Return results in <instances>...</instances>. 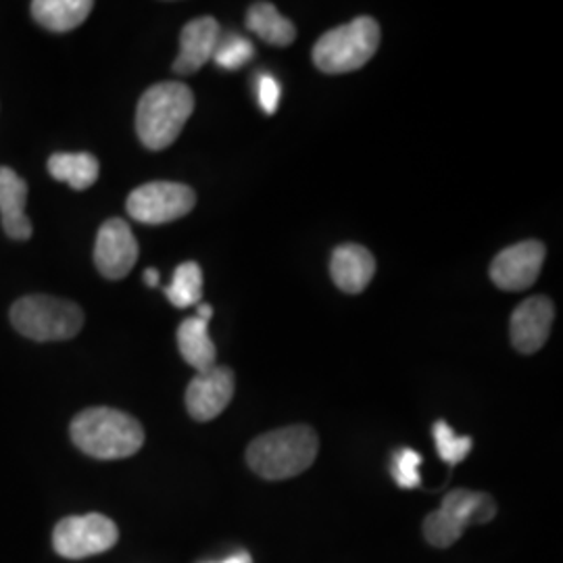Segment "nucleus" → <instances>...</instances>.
Here are the masks:
<instances>
[{
    "label": "nucleus",
    "instance_id": "a878e982",
    "mask_svg": "<svg viewBox=\"0 0 563 563\" xmlns=\"http://www.w3.org/2000/svg\"><path fill=\"white\" fill-rule=\"evenodd\" d=\"M144 284L151 286V288L159 286V272H157V269H146V272H144Z\"/></svg>",
    "mask_w": 563,
    "mask_h": 563
},
{
    "label": "nucleus",
    "instance_id": "393cba45",
    "mask_svg": "<svg viewBox=\"0 0 563 563\" xmlns=\"http://www.w3.org/2000/svg\"><path fill=\"white\" fill-rule=\"evenodd\" d=\"M280 97V81L276 80L274 76H269V74L262 76L257 81V99H260V104H262V109L267 115H274L278 111Z\"/></svg>",
    "mask_w": 563,
    "mask_h": 563
},
{
    "label": "nucleus",
    "instance_id": "5701e85b",
    "mask_svg": "<svg viewBox=\"0 0 563 563\" xmlns=\"http://www.w3.org/2000/svg\"><path fill=\"white\" fill-rule=\"evenodd\" d=\"M253 57H255V46L251 42L241 36H225L220 38L213 60L225 71H236Z\"/></svg>",
    "mask_w": 563,
    "mask_h": 563
},
{
    "label": "nucleus",
    "instance_id": "f257e3e1",
    "mask_svg": "<svg viewBox=\"0 0 563 563\" xmlns=\"http://www.w3.org/2000/svg\"><path fill=\"white\" fill-rule=\"evenodd\" d=\"M320 451L311 426H286L255 439L246 449L249 467L265 481H288L309 470Z\"/></svg>",
    "mask_w": 563,
    "mask_h": 563
},
{
    "label": "nucleus",
    "instance_id": "0eeeda50",
    "mask_svg": "<svg viewBox=\"0 0 563 563\" xmlns=\"http://www.w3.org/2000/svg\"><path fill=\"white\" fill-rule=\"evenodd\" d=\"M118 539V526L101 514L65 518L53 532L55 551L65 560H84L90 555H99L113 549Z\"/></svg>",
    "mask_w": 563,
    "mask_h": 563
},
{
    "label": "nucleus",
    "instance_id": "412c9836",
    "mask_svg": "<svg viewBox=\"0 0 563 563\" xmlns=\"http://www.w3.org/2000/svg\"><path fill=\"white\" fill-rule=\"evenodd\" d=\"M465 532V526L460 520H455L451 514H446L444 509L432 511L426 522H423V537L432 547H451L455 541L462 539Z\"/></svg>",
    "mask_w": 563,
    "mask_h": 563
},
{
    "label": "nucleus",
    "instance_id": "cd10ccee",
    "mask_svg": "<svg viewBox=\"0 0 563 563\" xmlns=\"http://www.w3.org/2000/svg\"><path fill=\"white\" fill-rule=\"evenodd\" d=\"M211 563H253L251 560V555L249 553H236V555H232V558H228V560H223V562H211Z\"/></svg>",
    "mask_w": 563,
    "mask_h": 563
},
{
    "label": "nucleus",
    "instance_id": "1a4fd4ad",
    "mask_svg": "<svg viewBox=\"0 0 563 563\" xmlns=\"http://www.w3.org/2000/svg\"><path fill=\"white\" fill-rule=\"evenodd\" d=\"M234 372L223 365H213L199 372L186 388V409L197 422L216 420L234 397Z\"/></svg>",
    "mask_w": 563,
    "mask_h": 563
},
{
    "label": "nucleus",
    "instance_id": "423d86ee",
    "mask_svg": "<svg viewBox=\"0 0 563 563\" xmlns=\"http://www.w3.org/2000/svg\"><path fill=\"white\" fill-rule=\"evenodd\" d=\"M197 195L180 181H148L132 190L125 209L134 222L162 225L176 222L195 209Z\"/></svg>",
    "mask_w": 563,
    "mask_h": 563
},
{
    "label": "nucleus",
    "instance_id": "f3484780",
    "mask_svg": "<svg viewBox=\"0 0 563 563\" xmlns=\"http://www.w3.org/2000/svg\"><path fill=\"white\" fill-rule=\"evenodd\" d=\"M46 167L55 180L71 186L74 190L90 188L101 174L99 159L90 153H55Z\"/></svg>",
    "mask_w": 563,
    "mask_h": 563
},
{
    "label": "nucleus",
    "instance_id": "b1692460",
    "mask_svg": "<svg viewBox=\"0 0 563 563\" xmlns=\"http://www.w3.org/2000/svg\"><path fill=\"white\" fill-rule=\"evenodd\" d=\"M420 465H422V455L409 446H402L395 451L393 462H390V472L395 483L401 488H418L422 484L420 478Z\"/></svg>",
    "mask_w": 563,
    "mask_h": 563
},
{
    "label": "nucleus",
    "instance_id": "7ed1b4c3",
    "mask_svg": "<svg viewBox=\"0 0 563 563\" xmlns=\"http://www.w3.org/2000/svg\"><path fill=\"white\" fill-rule=\"evenodd\" d=\"M195 111V95L181 81H162L151 86L139 101L136 132L151 151H163L180 136Z\"/></svg>",
    "mask_w": 563,
    "mask_h": 563
},
{
    "label": "nucleus",
    "instance_id": "ddd939ff",
    "mask_svg": "<svg viewBox=\"0 0 563 563\" xmlns=\"http://www.w3.org/2000/svg\"><path fill=\"white\" fill-rule=\"evenodd\" d=\"M330 274L342 292L360 295L376 274V260L362 244H341L332 253Z\"/></svg>",
    "mask_w": 563,
    "mask_h": 563
},
{
    "label": "nucleus",
    "instance_id": "6ab92c4d",
    "mask_svg": "<svg viewBox=\"0 0 563 563\" xmlns=\"http://www.w3.org/2000/svg\"><path fill=\"white\" fill-rule=\"evenodd\" d=\"M441 509L451 514L455 520L467 528L470 523L490 522L497 514V505L486 493H472V490H451L443 499Z\"/></svg>",
    "mask_w": 563,
    "mask_h": 563
},
{
    "label": "nucleus",
    "instance_id": "f03ea898",
    "mask_svg": "<svg viewBox=\"0 0 563 563\" xmlns=\"http://www.w3.org/2000/svg\"><path fill=\"white\" fill-rule=\"evenodd\" d=\"M69 434L81 453L102 462L132 457L144 444L141 422L111 407L81 411L74 418Z\"/></svg>",
    "mask_w": 563,
    "mask_h": 563
},
{
    "label": "nucleus",
    "instance_id": "4468645a",
    "mask_svg": "<svg viewBox=\"0 0 563 563\" xmlns=\"http://www.w3.org/2000/svg\"><path fill=\"white\" fill-rule=\"evenodd\" d=\"M27 184L11 167H0V220L4 234L13 241H27L34 232L25 216Z\"/></svg>",
    "mask_w": 563,
    "mask_h": 563
},
{
    "label": "nucleus",
    "instance_id": "2eb2a0df",
    "mask_svg": "<svg viewBox=\"0 0 563 563\" xmlns=\"http://www.w3.org/2000/svg\"><path fill=\"white\" fill-rule=\"evenodd\" d=\"M92 9L95 2L90 0H36L32 2V18L44 30L65 34L88 20Z\"/></svg>",
    "mask_w": 563,
    "mask_h": 563
},
{
    "label": "nucleus",
    "instance_id": "dca6fc26",
    "mask_svg": "<svg viewBox=\"0 0 563 563\" xmlns=\"http://www.w3.org/2000/svg\"><path fill=\"white\" fill-rule=\"evenodd\" d=\"M178 349L181 357L188 365H192L197 372H205L213 365H218V349L209 336V322L201 318H188L178 328Z\"/></svg>",
    "mask_w": 563,
    "mask_h": 563
},
{
    "label": "nucleus",
    "instance_id": "20e7f679",
    "mask_svg": "<svg viewBox=\"0 0 563 563\" xmlns=\"http://www.w3.org/2000/svg\"><path fill=\"white\" fill-rule=\"evenodd\" d=\"M380 46V25L372 18H357L325 32L313 46L316 67L330 74H349L362 69Z\"/></svg>",
    "mask_w": 563,
    "mask_h": 563
},
{
    "label": "nucleus",
    "instance_id": "9b49d317",
    "mask_svg": "<svg viewBox=\"0 0 563 563\" xmlns=\"http://www.w3.org/2000/svg\"><path fill=\"white\" fill-rule=\"evenodd\" d=\"M553 320H555V307L547 297H530L520 302L509 322V334H511L514 346L523 355H532L541 351L551 334Z\"/></svg>",
    "mask_w": 563,
    "mask_h": 563
},
{
    "label": "nucleus",
    "instance_id": "4be33fe9",
    "mask_svg": "<svg viewBox=\"0 0 563 563\" xmlns=\"http://www.w3.org/2000/svg\"><path fill=\"white\" fill-rule=\"evenodd\" d=\"M432 437H434V443H437V451H439L441 460L444 463H449V465L462 463L470 455L472 446H474V441L470 437L455 434V430L449 423L443 422V420L434 423Z\"/></svg>",
    "mask_w": 563,
    "mask_h": 563
},
{
    "label": "nucleus",
    "instance_id": "f8f14e48",
    "mask_svg": "<svg viewBox=\"0 0 563 563\" xmlns=\"http://www.w3.org/2000/svg\"><path fill=\"white\" fill-rule=\"evenodd\" d=\"M222 38L220 23L213 18H199L184 25L180 36V55L174 60V71L190 76L205 63L213 60L216 48Z\"/></svg>",
    "mask_w": 563,
    "mask_h": 563
},
{
    "label": "nucleus",
    "instance_id": "a211bd4d",
    "mask_svg": "<svg viewBox=\"0 0 563 563\" xmlns=\"http://www.w3.org/2000/svg\"><path fill=\"white\" fill-rule=\"evenodd\" d=\"M246 27L272 46H288L297 38L292 21L282 18L272 2H255L246 13Z\"/></svg>",
    "mask_w": 563,
    "mask_h": 563
},
{
    "label": "nucleus",
    "instance_id": "39448f33",
    "mask_svg": "<svg viewBox=\"0 0 563 563\" xmlns=\"http://www.w3.org/2000/svg\"><path fill=\"white\" fill-rule=\"evenodd\" d=\"M11 323L21 336L36 342L74 339L84 325V311L76 302L27 295L11 307Z\"/></svg>",
    "mask_w": 563,
    "mask_h": 563
},
{
    "label": "nucleus",
    "instance_id": "bb28decb",
    "mask_svg": "<svg viewBox=\"0 0 563 563\" xmlns=\"http://www.w3.org/2000/svg\"><path fill=\"white\" fill-rule=\"evenodd\" d=\"M211 316H213V307H211V305H207V302H199V313H197V318H201L205 322H209V320H211Z\"/></svg>",
    "mask_w": 563,
    "mask_h": 563
},
{
    "label": "nucleus",
    "instance_id": "6e6552de",
    "mask_svg": "<svg viewBox=\"0 0 563 563\" xmlns=\"http://www.w3.org/2000/svg\"><path fill=\"white\" fill-rule=\"evenodd\" d=\"M544 262V244L539 241H523L507 246L490 263V280L501 290L520 292L530 288Z\"/></svg>",
    "mask_w": 563,
    "mask_h": 563
},
{
    "label": "nucleus",
    "instance_id": "aec40b11",
    "mask_svg": "<svg viewBox=\"0 0 563 563\" xmlns=\"http://www.w3.org/2000/svg\"><path fill=\"white\" fill-rule=\"evenodd\" d=\"M165 297L178 309L199 305L202 297L201 265L195 262L178 265L174 272L172 284L165 288Z\"/></svg>",
    "mask_w": 563,
    "mask_h": 563
},
{
    "label": "nucleus",
    "instance_id": "9d476101",
    "mask_svg": "<svg viewBox=\"0 0 563 563\" xmlns=\"http://www.w3.org/2000/svg\"><path fill=\"white\" fill-rule=\"evenodd\" d=\"M139 262V242L123 220H109L101 225L95 244V263L109 280L125 278Z\"/></svg>",
    "mask_w": 563,
    "mask_h": 563
}]
</instances>
